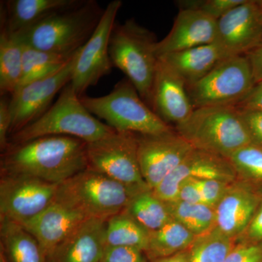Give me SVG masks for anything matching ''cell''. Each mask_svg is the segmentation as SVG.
<instances>
[{
	"label": "cell",
	"mask_w": 262,
	"mask_h": 262,
	"mask_svg": "<svg viewBox=\"0 0 262 262\" xmlns=\"http://www.w3.org/2000/svg\"><path fill=\"white\" fill-rule=\"evenodd\" d=\"M115 131L84 107L70 82L42 116L10 136L9 145L49 136H70L91 143Z\"/></svg>",
	"instance_id": "cell-3"
},
{
	"label": "cell",
	"mask_w": 262,
	"mask_h": 262,
	"mask_svg": "<svg viewBox=\"0 0 262 262\" xmlns=\"http://www.w3.org/2000/svg\"><path fill=\"white\" fill-rule=\"evenodd\" d=\"M103 12L95 0H81L15 35L24 45L39 51L73 55L93 35Z\"/></svg>",
	"instance_id": "cell-2"
},
{
	"label": "cell",
	"mask_w": 262,
	"mask_h": 262,
	"mask_svg": "<svg viewBox=\"0 0 262 262\" xmlns=\"http://www.w3.org/2000/svg\"><path fill=\"white\" fill-rule=\"evenodd\" d=\"M237 178L262 184V147L249 144L239 148L227 158Z\"/></svg>",
	"instance_id": "cell-31"
},
{
	"label": "cell",
	"mask_w": 262,
	"mask_h": 262,
	"mask_svg": "<svg viewBox=\"0 0 262 262\" xmlns=\"http://www.w3.org/2000/svg\"><path fill=\"white\" fill-rule=\"evenodd\" d=\"M89 168L128 187L150 189L141 174L138 158L137 134L115 131L87 143Z\"/></svg>",
	"instance_id": "cell-9"
},
{
	"label": "cell",
	"mask_w": 262,
	"mask_h": 262,
	"mask_svg": "<svg viewBox=\"0 0 262 262\" xmlns=\"http://www.w3.org/2000/svg\"><path fill=\"white\" fill-rule=\"evenodd\" d=\"M0 241L6 262H48L37 239L18 222L0 218Z\"/></svg>",
	"instance_id": "cell-23"
},
{
	"label": "cell",
	"mask_w": 262,
	"mask_h": 262,
	"mask_svg": "<svg viewBox=\"0 0 262 262\" xmlns=\"http://www.w3.org/2000/svg\"><path fill=\"white\" fill-rule=\"evenodd\" d=\"M255 84L247 58L237 56L222 59L201 80L187 86V90L194 108L236 106Z\"/></svg>",
	"instance_id": "cell-8"
},
{
	"label": "cell",
	"mask_w": 262,
	"mask_h": 262,
	"mask_svg": "<svg viewBox=\"0 0 262 262\" xmlns=\"http://www.w3.org/2000/svg\"><path fill=\"white\" fill-rule=\"evenodd\" d=\"M225 262H262V241H237Z\"/></svg>",
	"instance_id": "cell-35"
},
{
	"label": "cell",
	"mask_w": 262,
	"mask_h": 262,
	"mask_svg": "<svg viewBox=\"0 0 262 262\" xmlns=\"http://www.w3.org/2000/svg\"><path fill=\"white\" fill-rule=\"evenodd\" d=\"M256 3H257L258 8H259L260 11H261L262 14V0H259V1H256Z\"/></svg>",
	"instance_id": "cell-43"
},
{
	"label": "cell",
	"mask_w": 262,
	"mask_h": 262,
	"mask_svg": "<svg viewBox=\"0 0 262 262\" xmlns=\"http://www.w3.org/2000/svg\"><path fill=\"white\" fill-rule=\"evenodd\" d=\"M151 262H189L188 251L186 250V251L177 253V254L173 255V256L154 260V261H151Z\"/></svg>",
	"instance_id": "cell-42"
},
{
	"label": "cell",
	"mask_w": 262,
	"mask_h": 262,
	"mask_svg": "<svg viewBox=\"0 0 262 262\" xmlns=\"http://www.w3.org/2000/svg\"><path fill=\"white\" fill-rule=\"evenodd\" d=\"M122 5L121 0L108 3L97 28L79 51L71 83L80 98L111 72L113 65L108 51L110 39Z\"/></svg>",
	"instance_id": "cell-11"
},
{
	"label": "cell",
	"mask_w": 262,
	"mask_h": 262,
	"mask_svg": "<svg viewBox=\"0 0 262 262\" xmlns=\"http://www.w3.org/2000/svg\"><path fill=\"white\" fill-rule=\"evenodd\" d=\"M235 107L262 111V81L255 84L249 94Z\"/></svg>",
	"instance_id": "cell-40"
},
{
	"label": "cell",
	"mask_w": 262,
	"mask_h": 262,
	"mask_svg": "<svg viewBox=\"0 0 262 262\" xmlns=\"http://www.w3.org/2000/svg\"><path fill=\"white\" fill-rule=\"evenodd\" d=\"M237 242L215 227L196 236L187 249L189 262H225Z\"/></svg>",
	"instance_id": "cell-30"
},
{
	"label": "cell",
	"mask_w": 262,
	"mask_h": 262,
	"mask_svg": "<svg viewBox=\"0 0 262 262\" xmlns=\"http://www.w3.org/2000/svg\"><path fill=\"white\" fill-rule=\"evenodd\" d=\"M149 231L122 211L106 220V246H127L139 248L145 252Z\"/></svg>",
	"instance_id": "cell-27"
},
{
	"label": "cell",
	"mask_w": 262,
	"mask_h": 262,
	"mask_svg": "<svg viewBox=\"0 0 262 262\" xmlns=\"http://www.w3.org/2000/svg\"><path fill=\"white\" fill-rule=\"evenodd\" d=\"M245 56H246L251 65L255 82L257 83L261 82L262 81V44L248 52Z\"/></svg>",
	"instance_id": "cell-41"
},
{
	"label": "cell",
	"mask_w": 262,
	"mask_h": 262,
	"mask_svg": "<svg viewBox=\"0 0 262 262\" xmlns=\"http://www.w3.org/2000/svg\"><path fill=\"white\" fill-rule=\"evenodd\" d=\"M245 0H182L177 2L180 9L198 10L218 20Z\"/></svg>",
	"instance_id": "cell-32"
},
{
	"label": "cell",
	"mask_w": 262,
	"mask_h": 262,
	"mask_svg": "<svg viewBox=\"0 0 262 262\" xmlns=\"http://www.w3.org/2000/svg\"><path fill=\"white\" fill-rule=\"evenodd\" d=\"M237 241L257 243L262 241V201L246 232Z\"/></svg>",
	"instance_id": "cell-38"
},
{
	"label": "cell",
	"mask_w": 262,
	"mask_h": 262,
	"mask_svg": "<svg viewBox=\"0 0 262 262\" xmlns=\"http://www.w3.org/2000/svg\"><path fill=\"white\" fill-rule=\"evenodd\" d=\"M217 20L201 11L180 9L168 35L156 46L158 58L214 42Z\"/></svg>",
	"instance_id": "cell-18"
},
{
	"label": "cell",
	"mask_w": 262,
	"mask_h": 262,
	"mask_svg": "<svg viewBox=\"0 0 262 262\" xmlns=\"http://www.w3.org/2000/svg\"><path fill=\"white\" fill-rule=\"evenodd\" d=\"M262 201V184L237 179L215 207V227L238 241Z\"/></svg>",
	"instance_id": "cell-16"
},
{
	"label": "cell",
	"mask_w": 262,
	"mask_h": 262,
	"mask_svg": "<svg viewBox=\"0 0 262 262\" xmlns=\"http://www.w3.org/2000/svg\"><path fill=\"white\" fill-rule=\"evenodd\" d=\"M23 44L0 22V95L10 96L18 89L23 71Z\"/></svg>",
	"instance_id": "cell-24"
},
{
	"label": "cell",
	"mask_w": 262,
	"mask_h": 262,
	"mask_svg": "<svg viewBox=\"0 0 262 262\" xmlns=\"http://www.w3.org/2000/svg\"><path fill=\"white\" fill-rule=\"evenodd\" d=\"M84 107L119 132L158 135L173 130L141 98L127 78L119 81L106 96L80 97Z\"/></svg>",
	"instance_id": "cell-7"
},
{
	"label": "cell",
	"mask_w": 262,
	"mask_h": 262,
	"mask_svg": "<svg viewBox=\"0 0 262 262\" xmlns=\"http://www.w3.org/2000/svg\"><path fill=\"white\" fill-rule=\"evenodd\" d=\"M0 262H6V261H5L4 256H3V255L2 254V253H0Z\"/></svg>",
	"instance_id": "cell-44"
},
{
	"label": "cell",
	"mask_w": 262,
	"mask_h": 262,
	"mask_svg": "<svg viewBox=\"0 0 262 262\" xmlns=\"http://www.w3.org/2000/svg\"><path fill=\"white\" fill-rule=\"evenodd\" d=\"M203 203L215 208L232 183L216 179H195Z\"/></svg>",
	"instance_id": "cell-34"
},
{
	"label": "cell",
	"mask_w": 262,
	"mask_h": 262,
	"mask_svg": "<svg viewBox=\"0 0 262 262\" xmlns=\"http://www.w3.org/2000/svg\"><path fill=\"white\" fill-rule=\"evenodd\" d=\"M165 203L172 220L179 222L195 236L206 234L215 227V209L208 205L180 201Z\"/></svg>",
	"instance_id": "cell-29"
},
{
	"label": "cell",
	"mask_w": 262,
	"mask_h": 262,
	"mask_svg": "<svg viewBox=\"0 0 262 262\" xmlns=\"http://www.w3.org/2000/svg\"><path fill=\"white\" fill-rule=\"evenodd\" d=\"M141 191L88 168L59 184L55 200L86 218L106 221L124 211Z\"/></svg>",
	"instance_id": "cell-5"
},
{
	"label": "cell",
	"mask_w": 262,
	"mask_h": 262,
	"mask_svg": "<svg viewBox=\"0 0 262 262\" xmlns=\"http://www.w3.org/2000/svg\"><path fill=\"white\" fill-rule=\"evenodd\" d=\"M176 130L196 149L228 158L236 150L252 144L238 108L208 106L194 108Z\"/></svg>",
	"instance_id": "cell-6"
},
{
	"label": "cell",
	"mask_w": 262,
	"mask_h": 262,
	"mask_svg": "<svg viewBox=\"0 0 262 262\" xmlns=\"http://www.w3.org/2000/svg\"><path fill=\"white\" fill-rule=\"evenodd\" d=\"M23 46V71L18 89L56 73L70 62L76 53L73 55L58 54L39 51L24 44Z\"/></svg>",
	"instance_id": "cell-28"
},
{
	"label": "cell",
	"mask_w": 262,
	"mask_h": 262,
	"mask_svg": "<svg viewBox=\"0 0 262 262\" xmlns=\"http://www.w3.org/2000/svg\"><path fill=\"white\" fill-rule=\"evenodd\" d=\"M151 108L164 122L176 126L185 121L194 110L184 81L160 58L153 81Z\"/></svg>",
	"instance_id": "cell-17"
},
{
	"label": "cell",
	"mask_w": 262,
	"mask_h": 262,
	"mask_svg": "<svg viewBox=\"0 0 262 262\" xmlns=\"http://www.w3.org/2000/svg\"><path fill=\"white\" fill-rule=\"evenodd\" d=\"M145 252L127 246H106L101 262H148Z\"/></svg>",
	"instance_id": "cell-33"
},
{
	"label": "cell",
	"mask_w": 262,
	"mask_h": 262,
	"mask_svg": "<svg viewBox=\"0 0 262 262\" xmlns=\"http://www.w3.org/2000/svg\"><path fill=\"white\" fill-rule=\"evenodd\" d=\"M158 42L155 33L130 18L123 24L115 23L108 46L113 67L125 74L151 108Z\"/></svg>",
	"instance_id": "cell-4"
},
{
	"label": "cell",
	"mask_w": 262,
	"mask_h": 262,
	"mask_svg": "<svg viewBox=\"0 0 262 262\" xmlns=\"http://www.w3.org/2000/svg\"><path fill=\"white\" fill-rule=\"evenodd\" d=\"M238 110L253 144L262 147V111L244 108Z\"/></svg>",
	"instance_id": "cell-36"
},
{
	"label": "cell",
	"mask_w": 262,
	"mask_h": 262,
	"mask_svg": "<svg viewBox=\"0 0 262 262\" xmlns=\"http://www.w3.org/2000/svg\"><path fill=\"white\" fill-rule=\"evenodd\" d=\"M88 168L87 143L70 136L10 144L2 154V173L24 174L58 185Z\"/></svg>",
	"instance_id": "cell-1"
},
{
	"label": "cell",
	"mask_w": 262,
	"mask_h": 262,
	"mask_svg": "<svg viewBox=\"0 0 262 262\" xmlns=\"http://www.w3.org/2000/svg\"><path fill=\"white\" fill-rule=\"evenodd\" d=\"M158 58L173 69L186 86L201 80L217 63L225 59L214 43L174 52Z\"/></svg>",
	"instance_id": "cell-22"
},
{
	"label": "cell",
	"mask_w": 262,
	"mask_h": 262,
	"mask_svg": "<svg viewBox=\"0 0 262 262\" xmlns=\"http://www.w3.org/2000/svg\"><path fill=\"white\" fill-rule=\"evenodd\" d=\"M190 179H216L229 183L238 179L227 158L194 148L184 161L152 189L153 192L165 203L177 201L182 183Z\"/></svg>",
	"instance_id": "cell-15"
},
{
	"label": "cell",
	"mask_w": 262,
	"mask_h": 262,
	"mask_svg": "<svg viewBox=\"0 0 262 262\" xmlns=\"http://www.w3.org/2000/svg\"><path fill=\"white\" fill-rule=\"evenodd\" d=\"M124 211L149 232L161 228L172 220L166 203L157 198L151 189L133 196Z\"/></svg>",
	"instance_id": "cell-26"
},
{
	"label": "cell",
	"mask_w": 262,
	"mask_h": 262,
	"mask_svg": "<svg viewBox=\"0 0 262 262\" xmlns=\"http://www.w3.org/2000/svg\"><path fill=\"white\" fill-rule=\"evenodd\" d=\"M138 158L143 178L151 189L173 171L194 149L177 130L139 135Z\"/></svg>",
	"instance_id": "cell-13"
},
{
	"label": "cell",
	"mask_w": 262,
	"mask_h": 262,
	"mask_svg": "<svg viewBox=\"0 0 262 262\" xmlns=\"http://www.w3.org/2000/svg\"><path fill=\"white\" fill-rule=\"evenodd\" d=\"M262 14L256 1L245 0L217 20L214 44L224 58L245 56L261 44Z\"/></svg>",
	"instance_id": "cell-14"
},
{
	"label": "cell",
	"mask_w": 262,
	"mask_h": 262,
	"mask_svg": "<svg viewBox=\"0 0 262 262\" xmlns=\"http://www.w3.org/2000/svg\"><path fill=\"white\" fill-rule=\"evenodd\" d=\"M81 0H8L0 4V22L12 34L28 29L48 16L72 8Z\"/></svg>",
	"instance_id": "cell-21"
},
{
	"label": "cell",
	"mask_w": 262,
	"mask_h": 262,
	"mask_svg": "<svg viewBox=\"0 0 262 262\" xmlns=\"http://www.w3.org/2000/svg\"><path fill=\"white\" fill-rule=\"evenodd\" d=\"M196 236L172 220L157 230L149 232L145 253L151 261L173 256L190 247Z\"/></svg>",
	"instance_id": "cell-25"
},
{
	"label": "cell",
	"mask_w": 262,
	"mask_h": 262,
	"mask_svg": "<svg viewBox=\"0 0 262 262\" xmlns=\"http://www.w3.org/2000/svg\"><path fill=\"white\" fill-rule=\"evenodd\" d=\"M106 220L87 219L54 250L48 262H101L106 248Z\"/></svg>",
	"instance_id": "cell-20"
},
{
	"label": "cell",
	"mask_w": 262,
	"mask_h": 262,
	"mask_svg": "<svg viewBox=\"0 0 262 262\" xmlns=\"http://www.w3.org/2000/svg\"><path fill=\"white\" fill-rule=\"evenodd\" d=\"M11 115L10 110V98L1 96L0 99V149L3 152L9 146Z\"/></svg>",
	"instance_id": "cell-37"
},
{
	"label": "cell",
	"mask_w": 262,
	"mask_h": 262,
	"mask_svg": "<svg viewBox=\"0 0 262 262\" xmlns=\"http://www.w3.org/2000/svg\"><path fill=\"white\" fill-rule=\"evenodd\" d=\"M58 186L24 174L2 173L0 218L20 225L32 220L55 201Z\"/></svg>",
	"instance_id": "cell-10"
},
{
	"label": "cell",
	"mask_w": 262,
	"mask_h": 262,
	"mask_svg": "<svg viewBox=\"0 0 262 262\" xmlns=\"http://www.w3.org/2000/svg\"><path fill=\"white\" fill-rule=\"evenodd\" d=\"M177 201L189 203H204L195 179H188L182 183Z\"/></svg>",
	"instance_id": "cell-39"
},
{
	"label": "cell",
	"mask_w": 262,
	"mask_h": 262,
	"mask_svg": "<svg viewBox=\"0 0 262 262\" xmlns=\"http://www.w3.org/2000/svg\"><path fill=\"white\" fill-rule=\"evenodd\" d=\"M261 44H262V39H261Z\"/></svg>",
	"instance_id": "cell-45"
},
{
	"label": "cell",
	"mask_w": 262,
	"mask_h": 262,
	"mask_svg": "<svg viewBox=\"0 0 262 262\" xmlns=\"http://www.w3.org/2000/svg\"><path fill=\"white\" fill-rule=\"evenodd\" d=\"M80 212L55 200L44 211L21 224L49 257L69 234L87 220Z\"/></svg>",
	"instance_id": "cell-19"
},
{
	"label": "cell",
	"mask_w": 262,
	"mask_h": 262,
	"mask_svg": "<svg viewBox=\"0 0 262 262\" xmlns=\"http://www.w3.org/2000/svg\"><path fill=\"white\" fill-rule=\"evenodd\" d=\"M80 50L76 52L70 62L61 70L41 80L26 84L10 96L12 120L10 136L35 121L51 107L56 94L72 81L74 67Z\"/></svg>",
	"instance_id": "cell-12"
}]
</instances>
